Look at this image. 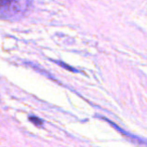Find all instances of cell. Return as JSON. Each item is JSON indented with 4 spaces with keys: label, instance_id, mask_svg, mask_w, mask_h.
I'll use <instances>...</instances> for the list:
<instances>
[{
    "label": "cell",
    "instance_id": "cell-1",
    "mask_svg": "<svg viewBox=\"0 0 147 147\" xmlns=\"http://www.w3.org/2000/svg\"><path fill=\"white\" fill-rule=\"evenodd\" d=\"M28 6V0H0V17L17 19L26 12Z\"/></svg>",
    "mask_w": 147,
    "mask_h": 147
}]
</instances>
